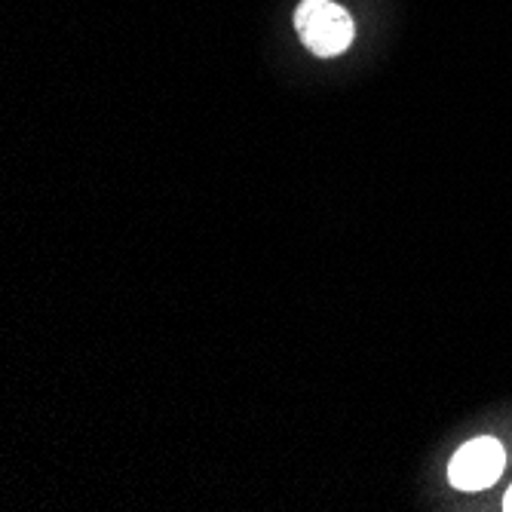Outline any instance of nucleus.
I'll use <instances>...</instances> for the list:
<instances>
[{"instance_id":"obj_1","label":"nucleus","mask_w":512,"mask_h":512,"mask_svg":"<svg viewBox=\"0 0 512 512\" xmlns=\"http://www.w3.org/2000/svg\"><path fill=\"white\" fill-rule=\"evenodd\" d=\"M295 28L313 56L332 59L353 43V19L335 0H304L295 13Z\"/></svg>"},{"instance_id":"obj_2","label":"nucleus","mask_w":512,"mask_h":512,"mask_svg":"<svg viewBox=\"0 0 512 512\" xmlns=\"http://www.w3.org/2000/svg\"><path fill=\"white\" fill-rule=\"evenodd\" d=\"M506 451L494 436H479L463 445L448 463V482L460 491H482L500 479Z\"/></svg>"},{"instance_id":"obj_3","label":"nucleus","mask_w":512,"mask_h":512,"mask_svg":"<svg viewBox=\"0 0 512 512\" xmlns=\"http://www.w3.org/2000/svg\"><path fill=\"white\" fill-rule=\"evenodd\" d=\"M503 509H506V512H512V488H509V491H506V497H503Z\"/></svg>"}]
</instances>
